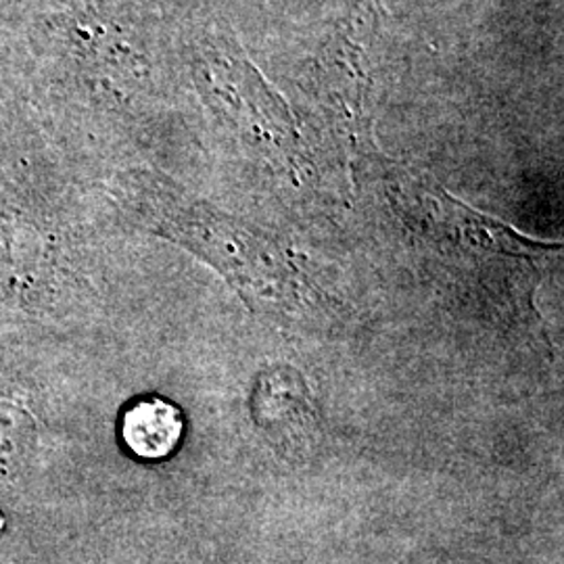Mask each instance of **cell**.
<instances>
[{
  "label": "cell",
  "instance_id": "6da1fadb",
  "mask_svg": "<svg viewBox=\"0 0 564 564\" xmlns=\"http://www.w3.org/2000/svg\"><path fill=\"white\" fill-rule=\"evenodd\" d=\"M123 191L137 223L216 265L253 312L286 307L297 297V268L270 235L193 199L160 174L134 172Z\"/></svg>",
  "mask_w": 564,
  "mask_h": 564
},
{
  "label": "cell",
  "instance_id": "7a4b0ae2",
  "mask_svg": "<svg viewBox=\"0 0 564 564\" xmlns=\"http://www.w3.org/2000/svg\"><path fill=\"white\" fill-rule=\"evenodd\" d=\"M379 0H358L312 67L310 95L321 120L356 142L368 128L372 48L379 32Z\"/></svg>",
  "mask_w": 564,
  "mask_h": 564
},
{
  "label": "cell",
  "instance_id": "3957f363",
  "mask_svg": "<svg viewBox=\"0 0 564 564\" xmlns=\"http://www.w3.org/2000/svg\"><path fill=\"white\" fill-rule=\"evenodd\" d=\"M199 67L207 99L242 139L281 151L295 147L297 130L289 107L245 57L232 34L214 32L203 44Z\"/></svg>",
  "mask_w": 564,
  "mask_h": 564
},
{
  "label": "cell",
  "instance_id": "277c9868",
  "mask_svg": "<svg viewBox=\"0 0 564 564\" xmlns=\"http://www.w3.org/2000/svg\"><path fill=\"white\" fill-rule=\"evenodd\" d=\"M251 414L263 440L286 460H302L318 440L316 405L293 366L276 364L258 375Z\"/></svg>",
  "mask_w": 564,
  "mask_h": 564
},
{
  "label": "cell",
  "instance_id": "5b68a950",
  "mask_svg": "<svg viewBox=\"0 0 564 564\" xmlns=\"http://www.w3.org/2000/svg\"><path fill=\"white\" fill-rule=\"evenodd\" d=\"M184 435V414L174 402L160 395H144L123 408L120 416L121 444L142 460L172 456Z\"/></svg>",
  "mask_w": 564,
  "mask_h": 564
}]
</instances>
